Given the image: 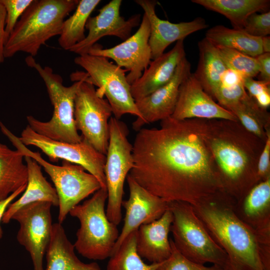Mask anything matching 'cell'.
<instances>
[{"instance_id": "6da1fadb", "label": "cell", "mask_w": 270, "mask_h": 270, "mask_svg": "<svg viewBox=\"0 0 270 270\" xmlns=\"http://www.w3.org/2000/svg\"><path fill=\"white\" fill-rule=\"evenodd\" d=\"M160 125L138 132L128 174L167 202L194 205L224 192L207 139L208 120L170 116Z\"/></svg>"}, {"instance_id": "7a4b0ae2", "label": "cell", "mask_w": 270, "mask_h": 270, "mask_svg": "<svg viewBox=\"0 0 270 270\" xmlns=\"http://www.w3.org/2000/svg\"><path fill=\"white\" fill-rule=\"evenodd\" d=\"M234 202L222 192L192 206L211 237L226 254L228 270H270V238L258 234L237 216Z\"/></svg>"}, {"instance_id": "3957f363", "label": "cell", "mask_w": 270, "mask_h": 270, "mask_svg": "<svg viewBox=\"0 0 270 270\" xmlns=\"http://www.w3.org/2000/svg\"><path fill=\"white\" fill-rule=\"evenodd\" d=\"M207 139L224 192L235 202L256 184L258 158L266 140L239 121L208 120Z\"/></svg>"}, {"instance_id": "277c9868", "label": "cell", "mask_w": 270, "mask_h": 270, "mask_svg": "<svg viewBox=\"0 0 270 270\" xmlns=\"http://www.w3.org/2000/svg\"><path fill=\"white\" fill-rule=\"evenodd\" d=\"M78 0H34L21 16L7 39L5 58L19 52L36 56L40 47L60 36L66 17L76 8Z\"/></svg>"}, {"instance_id": "5b68a950", "label": "cell", "mask_w": 270, "mask_h": 270, "mask_svg": "<svg viewBox=\"0 0 270 270\" xmlns=\"http://www.w3.org/2000/svg\"><path fill=\"white\" fill-rule=\"evenodd\" d=\"M26 64L38 72L43 80L54 110L51 119L40 121L33 116H28V126L38 134L52 140L78 143L82 137L76 126L74 118V99L82 80L75 82L70 86L63 84L62 76L54 72L48 66H42L33 56L26 58Z\"/></svg>"}, {"instance_id": "8992f818", "label": "cell", "mask_w": 270, "mask_h": 270, "mask_svg": "<svg viewBox=\"0 0 270 270\" xmlns=\"http://www.w3.org/2000/svg\"><path fill=\"white\" fill-rule=\"evenodd\" d=\"M107 190L100 188L69 214L80 222L74 248L82 256L92 260L110 258L120 233L117 225L110 221L105 211Z\"/></svg>"}, {"instance_id": "52a82bcc", "label": "cell", "mask_w": 270, "mask_h": 270, "mask_svg": "<svg viewBox=\"0 0 270 270\" xmlns=\"http://www.w3.org/2000/svg\"><path fill=\"white\" fill-rule=\"evenodd\" d=\"M168 208L172 215L170 231L176 248L194 262H210L228 270L226 254L211 237L192 204L172 201L168 202Z\"/></svg>"}, {"instance_id": "ba28073f", "label": "cell", "mask_w": 270, "mask_h": 270, "mask_svg": "<svg viewBox=\"0 0 270 270\" xmlns=\"http://www.w3.org/2000/svg\"><path fill=\"white\" fill-rule=\"evenodd\" d=\"M74 62L86 73L72 74V80L74 82L82 80L98 86L97 90L106 96L115 118L120 120L128 114L140 118L130 92V85L126 80L125 70L106 58L90 54L78 56Z\"/></svg>"}, {"instance_id": "9c48e42d", "label": "cell", "mask_w": 270, "mask_h": 270, "mask_svg": "<svg viewBox=\"0 0 270 270\" xmlns=\"http://www.w3.org/2000/svg\"><path fill=\"white\" fill-rule=\"evenodd\" d=\"M16 148L24 156L35 160L53 182L58 199V222L61 224L73 208L102 188L97 178L80 165L65 160L62 166L54 164L20 142Z\"/></svg>"}, {"instance_id": "30bf717a", "label": "cell", "mask_w": 270, "mask_h": 270, "mask_svg": "<svg viewBox=\"0 0 270 270\" xmlns=\"http://www.w3.org/2000/svg\"><path fill=\"white\" fill-rule=\"evenodd\" d=\"M109 142L104 165L108 192L106 214L118 225L122 220L124 186L134 166L132 145L128 139V128L123 122L111 117L108 122Z\"/></svg>"}, {"instance_id": "8fae6325", "label": "cell", "mask_w": 270, "mask_h": 270, "mask_svg": "<svg viewBox=\"0 0 270 270\" xmlns=\"http://www.w3.org/2000/svg\"><path fill=\"white\" fill-rule=\"evenodd\" d=\"M104 96L94 85L82 80L74 99V118L82 137L106 156L110 137L108 122L113 114Z\"/></svg>"}, {"instance_id": "7c38bea8", "label": "cell", "mask_w": 270, "mask_h": 270, "mask_svg": "<svg viewBox=\"0 0 270 270\" xmlns=\"http://www.w3.org/2000/svg\"><path fill=\"white\" fill-rule=\"evenodd\" d=\"M18 138L24 146L38 148L52 162L62 159L82 166L97 178L102 188L107 190L104 174L106 156L83 138L78 143L58 141L38 134L28 125Z\"/></svg>"}, {"instance_id": "4fadbf2b", "label": "cell", "mask_w": 270, "mask_h": 270, "mask_svg": "<svg viewBox=\"0 0 270 270\" xmlns=\"http://www.w3.org/2000/svg\"><path fill=\"white\" fill-rule=\"evenodd\" d=\"M52 206L48 202H34L18 210L12 218L20 224L16 239L29 253L34 270H44V257L50 244L53 225Z\"/></svg>"}, {"instance_id": "5bb4252c", "label": "cell", "mask_w": 270, "mask_h": 270, "mask_svg": "<svg viewBox=\"0 0 270 270\" xmlns=\"http://www.w3.org/2000/svg\"><path fill=\"white\" fill-rule=\"evenodd\" d=\"M150 35V23L144 14L138 29L129 38L109 48H102L96 44L88 54L112 59L118 66L128 71L126 78L131 85L141 76L152 60L148 44Z\"/></svg>"}, {"instance_id": "9a60e30c", "label": "cell", "mask_w": 270, "mask_h": 270, "mask_svg": "<svg viewBox=\"0 0 270 270\" xmlns=\"http://www.w3.org/2000/svg\"><path fill=\"white\" fill-rule=\"evenodd\" d=\"M122 2L112 0L99 10L97 16L90 17L86 26L88 35L69 51L78 56L88 54L96 42L105 36H115L124 40L129 38L132 29L140 24V14L133 15L126 20L120 15Z\"/></svg>"}, {"instance_id": "2e32d148", "label": "cell", "mask_w": 270, "mask_h": 270, "mask_svg": "<svg viewBox=\"0 0 270 270\" xmlns=\"http://www.w3.org/2000/svg\"><path fill=\"white\" fill-rule=\"evenodd\" d=\"M190 64L185 57L178 65L174 74L167 84L146 96L135 100L140 118L132 123L138 132L146 124L170 117L176 104L180 86L190 72Z\"/></svg>"}, {"instance_id": "e0dca14e", "label": "cell", "mask_w": 270, "mask_h": 270, "mask_svg": "<svg viewBox=\"0 0 270 270\" xmlns=\"http://www.w3.org/2000/svg\"><path fill=\"white\" fill-rule=\"evenodd\" d=\"M126 180L130 196L122 204L126 210L124 224L112 255L130 234L138 230L141 225L158 219L168 209V202L150 192L129 174Z\"/></svg>"}, {"instance_id": "ac0fdd59", "label": "cell", "mask_w": 270, "mask_h": 270, "mask_svg": "<svg viewBox=\"0 0 270 270\" xmlns=\"http://www.w3.org/2000/svg\"><path fill=\"white\" fill-rule=\"evenodd\" d=\"M171 117L178 120L202 118L238 121L232 113L220 106L204 92L191 72L180 86L176 104Z\"/></svg>"}, {"instance_id": "d6986e66", "label": "cell", "mask_w": 270, "mask_h": 270, "mask_svg": "<svg viewBox=\"0 0 270 270\" xmlns=\"http://www.w3.org/2000/svg\"><path fill=\"white\" fill-rule=\"evenodd\" d=\"M134 2L142 8L150 23L148 44L152 60L162 54L166 48L174 42L184 40L190 34L208 26L205 20L200 17L190 22L176 24L161 20L156 12L158 3L156 0H136Z\"/></svg>"}, {"instance_id": "ffe728a7", "label": "cell", "mask_w": 270, "mask_h": 270, "mask_svg": "<svg viewBox=\"0 0 270 270\" xmlns=\"http://www.w3.org/2000/svg\"><path fill=\"white\" fill-rule=\"evenodd\" d=\"M186 57L184 40L177 41L170 51L152 60L141 76L130 85L134 101L141 99L167 84Z\"/></svg>"}, {"instance_id": "44dd1931", "label": "cell", "mask_w": 270, "mask_h": 270, "mask_svg": "<svg viewBox=\"0 0 270 270\" xmlns=\"http://www.w3.org/2000/svg\"><path fill=\"white\" fill-rule=\"evenodd\" d=\"M233 207L244 224L260 236L270 238V178L254 185Z\"/></svg>"}, {"instance_id": "7402d4cb", "label": "cell", "mask_w": 270, "mask_h": 270, "mask_svg": "<svg viewBox=\"0 0 270 270\" xmlns=\"http://www.w3.org/2000/svg\"><path fill=\"white\" fill-rule=\"evenodd\" d=\"M172 220V213L168 208L158 219L138 228L136 248L141 258L160 263L170 257L172 247L168 234Z\"/></svg>"}, {"instance_id": "603a6c76", "label": "cell", "mask_w": 270, "mask_h": 270, "mask_svg": "<svg viewBox=\"0 0 270 270\" xmlns=\"http://www.w3.org/2000/svg\"><path fill=\"white\" fill-rule=\"evenodd\" d=\"M24 161L28 175L26 188L22 196L8 207L2 220L4 224H8L16 212L28 204L44 202H50L54 206L58 205L56 189L44 176L41 166L28 156H24Z\"/></svg>"}, {"instance_id": "cb8c5ba5", "label": "cell", "mask_w": 270, "mask_h": 270, "mask_svg": "<svg viewBox=\"0 0 270 270\" xmlns=\"http://www.w3.org/2000/svg\"><path fill=\"white\" fill-rule=\"evenodd\" d=\"M74 249L62 224H53L50 240L46 252V266L44 270H102L96 262L86 264L80 261Z\"/></svg>"}, {"instance_id": "d4e9b609", "label": "cell", "mask_w": 270, "mask_h": 270, "mask_svg": "<svg viewBox=\"0 0 270 270\" xmlns=\"http://www.w3.org/2000/svg\"><path fill=\"white\" fill-rule=\"evenodd\" d=\"M198 62L193 74L204 92L213 98L228 68L216 46L206 38L198 42Z\"/></svg>"}, {"instance_id": "484cf974", "label": "cell", "mask_w": 270, "mask_h": 270, "mask_svg": "<svg viewBox=\"0 0 270 270\" xmlns=\"http://www.w3.org/2000/svg\"><path fill=\"white\" fill-rule=\"evenodd\" d=\"M24 156L0 143V202L6 199L28 182Z\"/></svg>"}, {"instance_id": "4316f807", "label": "cell", "mask_w": 270, "mask_h": 270, "mask_svg": "<svg viewBox=\"0 0 270 270\" xmlns=\"http://www.w3.org/2000/svg\"><path fill=\"white\" fill-rule=\"evenodd\" d=\"M192 2L224 16L236 30L243 29L250 15L266 12L270 6L269 0H192Z\"/></svg>"}, {"instance_id": "83f0119b", "label": "cell", "mask_w": 270, "mask_h": 270, "mask_svg": "<svg viewBox=\"0 0 270 270\" xmlns=\"http://www.w3.org/2000/svg\"><path fill=\"white\" fill-rule=\"evenodd\" d=\"M205 38L214 46L234 49L252 57L263 53L262 38L250 36L242 30L215 26L207 30Z\"/></svg>"}, {"instance_id": "f1b7e54d", "label": "cell", "mask_w": 270, "mask_h": 270, "mask_svg": "<svg viewBox=\"0 0 270 270\" xmlns=\"http://www.w3.org/2000/svg\"><path fill=\"white\" fill-rule=\"evenodd\" d=\"M227 110L232 113L248 132L266 140L270 128V115L267 109L260 106L247 94L240 102Z\"/></svg>"}, {"instance_id": "f546056e", "label": "cell", "mask_w": 270, "mask_h": 270, "mask_svg": "<svg viewBox=\"0 0 270 270\" xmlns=\"http://www.w3.org/2000/svg\"><path fill=\"white\" fill-rule=\"evenodd\" d=\"M100 0H80L74 14L64 20L58 42L64 50H69L85 38L84 30L90 15Z\"/></svg>"}, {"instance_id": "4dcf8cb0", "label": "cell", "mask_w": 270, "mask_h": 270, "mask_svg": "<svg viewBox=\"0 0 270 270\" xmlns=\"http://www.w3.org/2000/svg\"><path fill=\"white\" fill-rule=\"evenodd\" d=\"M138 230L130 234L110 257L106 270H156L160 263H144L136 248Z\"/></svg>"}, {"instance_id": "1f68e13d", "label": "cell", "mask_w": 270, "mask_h": 270, "mask_svg": "<svg viewBox=\"0 0 270 270\" xmlns=\"http://www.w3.org/2000/svg\"><path fill=\"white\" fill-rule=\"evenodd\" d=\"M215 46L228 69L238 72L243 77L254 78L258 75L260 66L256 58L234 49Z\"/></svg>"}, {"instance_id": "d6a6232c", "label": "cell", "mask_w": 270, "mask_h": 270, "mask_svg": "<svg viewBox=\"0 0 270 270\" xmlns=\"http://www.w3.org/2000/svg\"><path fill=\"white\" fill-rule=\"evenodd\" d=\"M170 242L172 247L170 256L160 264L156 270H224L216 265L207 266L188 260L176 248L172 239H170Z\"/></svg>"}, {"instance_id": "836d02e7", "label": "cell", "mask_w": 270, "mask_h": 270, "mask_svg": "<svg viewBox=\"0 0 270 270\" xmlns=\"http://www.w3.org/2000/svg\"><path fill=\"white\" fill-rule=\"evenodd\" d=\"M33 1L34 0H0L6 10L5 32L6 40L21 16Z\"/></svg>"}, {"instance_id": "e575fe53", "label": "cell", "mask_w": 270, "mask_h": 270, "mask_svg": "<svg viewBox=\"0 0 270 270\" xmlns=\"http://www.w3.org/2000/svg\"><path fill=\"white\" fill-rule=\"evenodd\" d=\"M247 94L243 82L230 86L220 85L213 98L226 110L240 102Z\"/></svg>"}, {"instance_id": "d590c367", "label": "cell", "mask_w": 270, "mask_h": 270, "mask_svg": "<svg viewBox=\"0 0 270 270\" xmlns=\"http://www.w3.org/2000/svg\"><path fill=\"white\" fill-rule=\"evenodd\" d=\"M242 30L248 34L262 38L270 34V11L250 15L246 20Z\"/></svg>"}, {"instance_id": "8d00e7d4", "label": "cell", "mask_w": 270, "mask_h": 270, "mask_svg": "<svg viewBox=\"0 0 270 270\" xmlns=\"http://www.w3.org/2000/svg\"><path fill=\"white\" fill-rule=\"evenodd\" d=\"M268 178H270V129L267 131V138L258 158L257 167L258 182Z\"/></svg>"}, {"instance_id": "74e56055", "label": "cell", "mask_w": 270, "mask_h": 270, "mask_svg": "<svg viewBox=\"0 0 270 270\" xmlns=\"http://www.w3.org/2000/svg\"><path fill=\"white\" fill-rule=\"evenodd\" d=\"M243 84L248 95L254 98L264 92H270V84L252 78L244 77Z\"/></svg>"}, {"instance_id": "f35d334b", "label": "cell", "mask_w": 270, "mask_h": 270, "mask_svg": "<svg viewBox=\"0 0 270 270\" xmlns=\"http://www.w3.org/2000/svg\"><path fill=\"white\" fill-rule=\"evenodd\" d=\"M256 58L260 66L258 80L270 84V53H262Z\"/></svg>"}, {"instance_id": "ab89813d", "label": "cell", "mask_w": 270, "mask_h": 270, "mask_svg": "<svg viewBox=\"0 0 270 270\" xmlns=\"http://www.w3.org/2000/svg\"><path fill=\"white\" fill-rule=\"evenodd\" d=\"M6 16L5 9L0 2V64L5 58L4 50L6 40L5 32Z\"/></svg>"}, {"instance_id": "60d3db41", "label": "cell", "mask_w": 270, "mask_h": 270, "mask_svg": "<svg viewBox=\"0 0 270 270\" xmlns=\"http://www.w3.org/2000/svg\"><path fill=\"white\" fill-rule=\"evenodd\" d=\"M26 186V185L20 188L18 190L11 194L6 199L0 202V222H2L4 214L8 206L18 196H19L20 194H22L24 191ZM2 236V231L0 226V238H1Z\"/></svg>"}, {"instance_id": "b9f144b4", "label": "cell", "mask_w": 270, "mask_h": 270, "mask_svg": "<svg viewBox=\"0 0 270 270\" xmlns=\"http://www.w3.org/2000/svg\"><path fill=\"white\" fill-rule=\"evenodd\" d=\"M243 78L238 72L228 69L224 74L221 85L230 86L242 82Z\"/></svg>"}, {"instance_id": "7bdbcfd3", "label": "cell", "mask_w": 270, "mask_h": 270, "mask_svg": "<svg viewBox=\"0 0 270 270\" xmlns=\"http://www.w3.org/2000/svg\"><path fill=\"white\" fill-rule=\"evenodd\" d=\"M254 99L260 106L267 109L270 105V92H264L256 96Z\"/></svg>"}, {"instance_id": "ee69618b", "label": "cell", "mask_w": 270, "mask_h": 270, "mask_svg": "<svg viewBox=\"0 0 270 270\" xmlns=\"http://www.w3.org/2000/svg\"><path fill=\"white\" fill-rule=\"evenodd\" d=\"M262 48L263 53H270V36L262 38Z\"/></svg>"}]
</instances>
